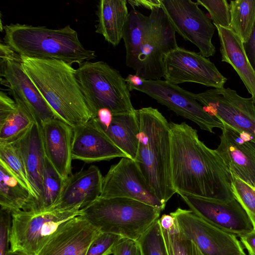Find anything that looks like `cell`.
<instances>
[{
    "mask_svg": "<svg viewBox=\"0 0 255 255\" xmlns=\"http://www.w3.org/2000/svg\"><path fill=\"white\" fill-rule=\"evenodd\" d=\"M171 173L178 194L229 200L234 198L231 173L216 149L200 140L185 122L169 123Z\"/></svg>",
    "mask_w": 255,
    "mask_h": 255,
    "instance_id": "obj_1",
    "label": "cell"
},
{
    "mask_svg": "<svg viewBox=\"0 0 255 255\" xmlns=\"http://www.w3.org/2000/svg\"><path fill=\"white\" fill-rule=\"evenodd\" d=\"M20 57L26 74L58 119L73 128L93 118L71 65L54 59Z\"/></svg>",
    "mask_w": 255,
    "mask_h": 255,
    "instance_id": "obj_2",
    "label": "cell"
},
{
    "mask_svg": "<svg viewBox=\"0 0 255 255\" xmlns=\"http://www.w3.org/2000/svg\"><path fill=\"white\" fill-rule=\"evenodd\" d=\"M136 112L139 131L134 161L157 197L166 205L176 193L171 180L169 123L156 109L143 108Z\"/></svg>",
    "mask_w": 255,
    "mask_h": 255,
    "instance_id": "obj_3",
    "label": "cell"
},
{
    "mask_svg": "<svg viewBox=\"0 0 255 255\" xmlns=\"http://www.w3.org/2000/svg\"><path fill=\"white\" fill-rule=\"evenodd\" d=\"M3 29L4 43L21 57L54 59L71 65L96 57L95 51L85 48L70 25L51 29L16 23Z\"/></svg>",
    "mask_w": 255,
    "mask_h": 255,
    "instance_id": "obj_4",
    "label": "cell"
},
{
    "mask_svg": "<svg viewBox=\"0 0 255 255\" xmlns=\"http://www.w3.org/2000/svg\"><path fill=\"white\" fill-rule=\"evenodd\" d=\"M162 210L131 199L99 198L80 210L83 217L100 232L137 241L159 219Z\"/></svg>",
    "mask_w": 255,
    "mask_h": 255,
    "instance_id": "obj_5",
    "label": "cell"
},
{
    "mask_svg": "<svg viewBox=\"0 0 255 255\" xmlns=\"http://www.w3.org/2000/svg\"><path fill=\"white\" fill-rule=\"evenodd\" d=\"M76 75L93 118L102 108L113 114L136 111L125 79L106 62H84L76 69Z\"/></svg>",
    "mask_w": 255,
    "mask_h": 255,
    "instance_id": "obj_6",
    "label": "cell"
},
{
    "mask_svg": "<svg viewBox=\"0 0 255 255\" xmlns=\"http://www.w3.org/2000/svg\"><path fill=\"white\" fill-rule=\"evenodd\" d=\"M80 214L79 208L40 212L20 210L11 213L9 250L36 255L63 224Z\"/></svg>",
    "mask_w": 255,
    "mask_h": 255,
    "instance_id": "obj_7",
    "label": "cell"
},
{
    "mask_svg": "<svg viewBox=\"0 0 255 255\" xmlns=\"http://www.w3.org/2000/svg\"><path fill=\"white\" fill-rule=\"evenodd\" d=\"M193 96L224 127L255 143V104L252 97L244 98L236 91L224 87L193 93Z\"/></svg>",
    "mask_w": 255,
    "mask_h": 255,
    "instance_id": "obj_8",
    "label": "cell"
},
{
    "mask_svg": "<svg viewBox=\"0 0 255 255\" xmlns=\"http://www.w3.org/2000/svg\"><path fill=\"white\" fill-rule=\"evenodd\" d=\"M149 15L151 26L133 69L143 80H158L164 76V56L178 46L176 32L162 8H154Z\"/></svg>",
    "mask_w": 255,
    "mask_h": 255,
    "instance_id": "obj_9",
    "label": "cell"
},
{
    "mask_svg": "<svg viewBox=\"0 0 255 255\" xmlns=\"http://www.w3.org/2000/svg\"><path fill=\"white\" fill-rule=\"evenodd\" d=\"M0 76L13 99L21 103L41 126L57 118L24 71L20 56L4 43H0Z\"/></svg>",
    "mask_w": 255,
    "mask_h": 255,
    "instance_id": "obj_10",
    "label": "cell"
},
{
    "mask_svg": "<svg viewBox=\"0 0 255 255\" xmlns=\"http://www.w3.org/2000/svg\"><path fill=\"white\" fill-rule=\"evenodd\" d=\"M170 214L180 233L191 240L203 255H247L237 236L211 224L190 209L178 208Z\"/></svg>",
    "mask_w": 255,
    "mask_h": 255,
    "instance_id": "obj_11",
    "label": "cell"
},
{
    "mask_svg": "<svg viewBox=\"0 0 255 255\" xmlns=\"http://www.w3.org/2000/svg\"><path fill=\"white\" fill-rule=\"evenodd\" d=\"M160 1L175 32L195 45L204 57L213 56L216 49L212 39L216 27L198 3L191 0Z\"/></svg>",
    "mask_w": 255,
    "mask_h": 255,
    "instance_id": "obj_12",
    "label": "cell"
},
{
    "mask_svg": "<svg viewBox=\"0 0 255 255\" xmlns=\"http://www.w3.org/2000/svg\"><path fill=\"white\" fill-rule=\"evenodd\" d=\"M133 90L146 94L177 115L195 123L202 130L212 133L214 128H223L220 122L205 111L193 93L178 85L160 79L144 80L141 85Z\"/></svg>",
    "mask_w": 255,
    "mask_h": 255,
    "instance_id": "obj_13",
    "label": "cell"
},
{
    "mask_svg": "<svg viewBox=\"0 0 255 255\" xmlns=\"http://www.w3.org/2000/svg\"><path fill=\"white\" fill-rule=\"evenodd\" d=\"M163 64V78L175 85L192 82L220 89L227 81L210 59L178 46L164 56Z\"/></svg>",
    "mask_w": 255,
    "mask_h": 255,
    "instance_id": "obj_14",
    "label": "cell"
},
{
    "mask_svg": "<svg viewBox=\"0 0 255 255\" xmlns=\"http://www.w3.org/2000/svg\"><path fill=\"white\" fill-rule=\"evenodd\" d=\"M121 197L131 199L163 211L165 205L157 197L147 183L135 162L123 157L111 166L103 177L99 198Z\"/></svg>",
    "mask_w": 255,
    "mask_h": 255,
    "instance_id": "obj_15",
    "label": "cell"
},
{
    "mask_svg": "<svg viewBox=\"0 0 255 255\" xmlns=\"http://www.w3.org/2000/svg\"><path fill=\"white\" fill-rule=\"evenodd\" d=\"M179 195L196 215L237 237L254 230L249 215L235 198L222 200L184 194Z\"/></svg>",
    "mask_w": 255,
    "mask_h": 255,
    "instance_id": "obj_16",
    "label": "cell"
},
{
    "mask_svg": "<svg viewBox=\"0 0 255 255\" xmlns=\"http://www.w3.org/2000/svg\"><path fill=\"white\" fill-rule=\"evenodd\" d=\"M24 165L34 199L27 211L40 212L43 197V174L46 157L41 126L34 122L20 137L12 141Z\"/></svg>",
    "mask_w": 255,
    "mask_h": 255,
    "instance_id": "obj_17",
    "label": "cell"
},
{
    "mask_svg": "<svg viewBox=\"0 0 255 255\" xmlns=\"http://www.w3.org/2000/svg\"><path fill=\"white\" fill-rule=\"evenodd\" d=\"M72 156L73 159L87 163L127 157L94 118L73 128Z\"/></svg>",
    "mask_w": 255,
    "mask_h": 255,
    "instance_id": "obj_18",
    "label": "cell"
},
{
    "mask_svg": "<svg viewBox=\"0 0 255 255\" xmlns=\"http://www.w3.org/2000/svg\"><path fill=\"white\" fill-rule=\"evenodd\" d=\"M100 232L79 215L63 224L36 255H86Z\"/></svg>",
    "mask_w": 255,
    "mask_h": 255,
    "instance_id": "obj_19",
    "label": "cell"
},
{
    "mask_svg": "<svg viewBox=\"0 0 255 255\" xmlns=\"http://www.w3.org/2000/svg\"><path fill=\"white\" fill-rule=\"evenodd\" d=\"M216 150L230 172L255 190V143L223 126Z\"/></svg>",
    "mask_w": 255,
    "mask_h": 255,
    "instance_id": "obj_20",
    "label": "cell"
},
{
    "mask_svg": "<svg viewBox=\"0 0 255 255\" xmlns=\"http://www.w3.org/2000/svg\"><path fill=\"white\" fill-rule=\"evenodd\" d=\"M103 177L99 168L92 165L72 174L65 181L61 196L49 210H80L96 201L102 191Z\"/></svg>",
    "mask_w": 255,
    "mask_h": 255,
    "instance_id": "obj_21",
    "label": "cell"
},
{
    "mask_svg": "<svg viewBox=\"0 0 255 255\" xmlns=\"http://www.w3.org/2000/svg\"><path fill=\"white\" fill-rule=\"evenodd\" d=\"M46 157L65 181L71 174L73 128L58 118L41 125Z\"/></svg>",
    "mask_w": 255,
    "mask_h": 255,
    "instance_id": "obj_22",
    "label": "cell"
},
{
    "mask_svg": "<svg viewBox=\"0 0 255 255\" xmlns=\"http://www.w3.org/2000/svg\"><path fill=\"white\" fill-rule=\"evenodd\" d=\"M222 61L231 65L251 95L255 104V73L246 54L244 43L231 28L216 26Z\"/></svg>",
    "mask_w": 255,
    "mask_h": 255,
    "instance_id": "obj_23",
    "label": "cell"
},
{
    "mask_svg": "<svg viewBox=\"0 0 255 255\" xmlns=\"http://www.w3.org/2000/svg\"><path fill=\"white\" fill-rule=\"evenodd\" d=\"M35 122L19 102L0 93V142H11L23 134Z\"/></svg>",
    "mask_w": 255,
    "mask_h": 255,
    "instance_id": "obj_24",
    "label": "cell"
},
{
    "mask_svg": "<svg viewBox=\"0 0 255 255\" xmlns=\"http://www.w3.org/2000/svg\"><path fill=\"white\" fill-rule=\"evenodd\" d=\"M126 0H101L97 5L98 23L95 32L114 46L123 38L129 12Z\"/></svg>",
    "mask_w": 255,
    "mask_h": 255,
    "instance_id": "obj_25",
    "label": "cell"
},
{
    "mask_svg": "<svg viewBox=\"0 0 255 255\" xmlns=\"http://www.w3.org/2000/svg\"><path fill=\"white\" fill-rule=\"evenodd\" d=\"M114 144L128 158L135 160L139 123L136 110L134 113L113 114L109 127L103 130Z\"/></svg>",
    "mask_w": 255,
    "mask_h": 255,
    "instance_id": "obj_26",
    "label": "cell"
},
{
    "mask_svg": "<svg viewBox=\"0 0 255 255\" xmlns=\"http://www.w3.org/2000/svg\"><path fill=\"white\" fill-rule=\"evenodd\" d=\"M150 15H145L132 8L129 12L123 32L126 65L132 69L135 65L141 44L151 26Z\"/></svg>",
    "mask_w": 255,
    "mask_h": 255,
    "instance_id": "obj_27",
    "label": "cell"
},
{
    "mask_svg": "<svg viewBox=\"0 0 255 255\" xmlns=\"http://www.w3.org/2000/svg\"><path fill=\"white\" fill-rule=\"evenodd\" d=\"M31 198L29 191L0 161V209L11 213L20 210L25 211Z\"/></svg>",
    "mask_w": 255,
    "mask_h": 255,
    "instance_id": "obj_28",
    "label": "cell"
},
{
    "mask_svg": "<svg viewBox=\"0 0 255 255\" xmlns=\"http://www.w3.org/2000/svg\"><path fill=\"white\" fill-rule=\"evenodd\" d=\"M230 28L243 43L249 39L255 25V0H231Z\"/></svg>",
    "mask_w": 255,
    "mask_h": 255,
    "instance_id": "obj_29",
    "label": "cell"
},
{
    "mask_svg": "<svg viewBox=\"0 0 255 255\" xmlns=\"http://www.w3.org/2000/svg\"><path fill=\"white\" fill-rule=\"evenodd\" d=\"M65 180L46 157L43 174V197L40 211L50 209L59 200Z\"/></svg>",
    "mask_w": 255,
    "mask_h": 255,
    "instance_id": "obj_30",
    "label": "cell"
},
{
    "mask_svg": "<svg viewBox=\"0 0 255 255\" xmlns=\"http://www.w3.org/2000/svg\"><path fill=\"white\" fill-rule=\"evenodd\" d=\"M0 161L8 168L30 192L32 197L31 201L25 210L28 211L34 199L33 192L28 182L21 156L12 142H0Z\"/></svg>",
    "mask_w": 255,
    "mask_h": 255,
    "instance_id": "obj_31",
    "label": "cell"
},
{
    "mask_svg": "<svg viewBox=\"0 0 255 255\" xmlns=\"http://www.w3.org/2000/svg\"><path fill=\"white\" fill-rule=\"evenodd\" d=\"M161 230L168 255H203L195 244L180 233L176 221L171 228Z\"/></svg>",
    "mask_w": 255,
    "mask_h": 255,
    "instance_id": "obj_32",
    "label": "cell"
},
{
    "mask_svg": "<svg viewBox=\"0 0 255 255\" xmlns=\"http://www.w3.org/2000/svg\"><path fill=\"white\" fill-rule=\"evenodd\" d=\"M141 255H168L159 219L136 241Z\"/></svg>",
    "mask_w": 255,
    "mask_h": 255,
    "instance_id": "obj_33",
    "label": "cell"
},
{
    "mask_svg": "<svg viewBox=\"0 0 255 255\" xmlns=\"http://www.w3.org/2000/svg\"><path fill=\"white\" fill-rule=\"evenodd\" d=\"M231 175L233 194L249 215L255 230V190L234 174Z\"/></svg>",
    "mask_w": 255,
    "mask_h": 255,
    "instance_id": "obj_34",
    "label": "cell"
},
{
    "mask_svg": "<svg viewBox=\"0 0 255 255\" xmlns=\"http://www.w3.org/2000/svg\"><path fill=\"white\" fill-rule=\"evenodd\" d=\"M196 2L207 10L215 26L230 28V4L227 0H197Z\"/></svg>",
    "mask_w": 255,
    "mask_h": 255,
    "instance_id": "obj_35",
    "label": "cell"
},
{
    "mask_svg": "<svg viewBox=\"0 0 255 255\" xmlns=\"http://www.w3.org/2000/svg\"><path fill=\"white\" fill-rule=\"evenodd\" d=\"M123 238L120 236L100 232L92 241L86 255H110Z\"/></svg>",
    "mask_w": 255,
    "mask_h": 255,
    "instance_id": "obj_36",
    "label": "cell"
},
{
    "mask_svg": "<svg viewBox=\"0 0 255 255\" xmlns=\"http://www.w3.org/2000/svg\"><path fill=\"white\" fill-rule=\"evenodd\" d=\"M11 213L0 209V255H6L8 251L9 235L11 226Z\"/></svg>",
    "mask_w": 255,
    "mask_h": 255,
    "instance_id": "obj_37",
    "label": "cell"
},
{
    "mask_svg": "<svg viewBox=\"0 0 255 255\" xmlns=\"http://www.w3.org/2000/svg\"><path fill=\"white\" fill-rule=\"evenodd\" d=\"M113 255H141L137 242L123 238L116 246Z\"/></svg>",
    "mask_w": 255,
    "mask_h": 255,
    "instance_id": "obj_38",
    "label": "cell"
},
{
    "mask_svg": "<svg viewBox=\"0 0 255 255\" xmlns=\"http://www.w3.org/2000/svg\"><path fill=\"white\" fill-rule=\"evenodd\" d=\"M246 54L255 73V25L249 39L244 43Z\"/></svg>",
    "mask_w": 255,
    "mask_h": 255,
    "instance_id": "obj_39",
    "label": "cell"
},
{
    "mask_svg": "<svg viewBox=\"0 0 255 255\" xmlns=\"http://www.w3.org/2000/svg\"><path fill=\"white\" fill-rule=\"evenodd\" d=\"M93 118L97 121L102 129L105 130L111 125L113 114L108 109L102 108L98 110L96 117Z\"/></svg>",
    "mask_w": 255,
    "mask_h": 255,
    "instance_id": "obj_40",
    "label": "cell"
},
{
    "mask_svg": "<svg viewBox=\"0 0 255 255\" xmlns=\"http://www.w3.org/2000/svg\"><path fill=\"white\" fill-rule=\"evenodd\" d=\"M240 239L248 255H255V230L240 237Z\"/></svg>",
    "mask_w": 255,
    "mask_h": 255,
    "instance_id": "obj_41",
    "label": "cell"
},
{
    "mask_svg": "<svg viewBox=\"0 0 255 255\" xmlns=\"http://www.w3.org/2000/svg\"><path fill=\"white\" fill-rule=\"evenodd\" d=\"M127 1L132 8L135 6H142L150 9V11L155 7L161 6L160 0H128Z\"/></svg>",
    "mask_w": 255,
    "mask_h": 255,
    "instance_id": "obj_42",
    "label": "cell"
},
{
    "mask_svg": "<svg viewBox=\"0 0 255 255\" xmlns=\"http://www.w3.org/2000/svg\"><path fill=\"white\" fill-rule=\"evenodd\" d=\"M143 79L135 74H129L125 79V81L128 85L129 91H131L133 88L141 85L143 83Z\"/></svg>",
    "mask_w": 255,
    "mask_h": 255,
    "instance_id": "obj_43",
    "label": "cell"
},
{
    "mask_svg": "<svg viewBox=\"0 0 255 255\" xmlns=\"http://www.w3.org/2000/svg\"><path fill=\"white\" fill-rule=\"evenodd\" d=\"M159 220L160 227L163 229H169L175 223L174 217L170 214L162 215Z\"/></svg>",
    "mask_w": 255,
    "mask_h": 255,
    "instance_id": "obj_44",
    "label": "cell"
},
{
    "mask_svg": "<svg viewBox=\"0 0 255 255\" xmlns=\"http://www.w3.org/2000/svg\"><path fill=\"white\" fill-rule=\"evenodd\" d=\"M6 255H26L24 253L19 251H13L9 250Z\"/></svg>",
    "mask_w": 255,
    "mask_h": 255,
    "instance_id": "obj_45",
    "label": "cell"
}]
</instances>
